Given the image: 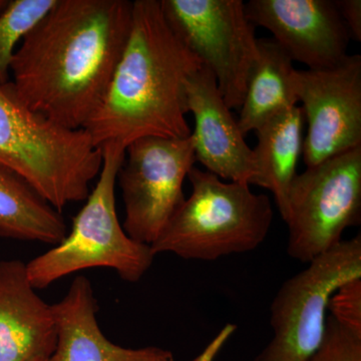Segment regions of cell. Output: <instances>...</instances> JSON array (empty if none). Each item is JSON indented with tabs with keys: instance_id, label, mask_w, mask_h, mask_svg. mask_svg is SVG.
<instances>
[{
	"instance_id": "9c48e42d",
	"label": "cell",
	"mask_w": 361,
	"mask_h": 361,
	"mask_svg": "<svg viewBox=\"0 0 361 361\" xmlns=\"http://www.w3.org/2000/svg\"><path fill=\"white\" fill-rule=\"evenodd\" d=\"M196 163L191 135L185 139L146 137L126 148L116 180L122 190L123 228L151 245L185 200L183 184Z\"/></svg>"
},
{
	"instance_id": "2e32d148",
	"label": "cell",
	"mask_w": 361,
	"mask_h": 361,
	"mask_svg": "<svg viewBox=\"0 0 361 361\" xmlns=\"http://www.w3.org/2000/svg\"><path fill=\"white\" fill-rule=\"evenodd\" d=\"M258 51L237 120L244 135L298 103L292 82L295 68L288 54L273 39H258Z\"/></svg>"
},
{
	"instance_id": "ffe728a7",
	"label": "cell",
	"mask_w": 361,
	"mask_h": 361,
	"mask_svg": "<svg viewBox=\"0 0 361 361\" xmlns=\"http://www.w3.org/2000/svg\"><path fill=\"white\" fill-rule=\"evenodd\" d=\"M329 311L342 326L361 334V279L339 288L330 298Z\"/></svg>"
},
{
	"instance_id": "52a82bcc",
	"label": "cell",
	"mask_w": 361,
	"mask_h": 361,
	"mask_svg": "<svg viewBox=\"0 0 361 361\" xmlns=\"http://www.w3.org/2000/svg\"><path fill=\"white\" fill-rule=\"evenodd\" d=\"M361 147L297 174L282 219L288 227L287 253L310 263L339 242L346 228L360 224Z\"/></svg>"
},
{
	"instance_id": "8fae6325",
	"label": "cell",
	"mask_w": 361,
	"mask_h": 361,
	"mask_svg": "<svg viewBox=\"0 0 361 361\" xmlns=\"http://www.w3.org/2000/svg\"><path fill=\"white\" fill-rule=\"evenodd\" d=\"M246 14L269 30L292 61L308 70L337 65L348 56L350 35L336 0H250Z\"/></svg>"
},
{
	"instance_id": "30bf717a",
	"label": "cell",
	"mask_w": 361,
	"mask_h": 361,
	"mask_svg": "<svg viewBox=\"0 0 361 361\" xmlns=\"http://www.w3.org/2000/svg\"><path fill=\"white\" fill-rule=\"evenodd\" d=\"M292 82L308 125L306 167L361 147L360 54H348L330 68L295 70Z\"/></svg>"
},
{
	"instance_id": "ba28073f",
	"label": "cell",
	"mask_w": 361,
	"mask_h": 361,
	"mask_svg": "<svg viewBox=\"0 0 361 361\" xmlns=\"http://www.w3.org/2000/svg\"><path fill=\"white\" fill-rule=\"evenodd\" d=\"M184 44L212 71L230 109H240L259 59L255 26L242 0H161Z\"/></svg>"
},
{
	"instance_id": "5b68a950",
	"label": "cell",
	"mask_w": 361,
	"mask_h": 361,
	"mask_svg": "<svg viewBox=\"0 0 361 361\" xmlns=\"http://www.w3.org/2000/svg\"><path fill=\"white\" fill-rule=\"evenodd\" d=\"M103 166L87 203L58 245L26 263L28 279L44 289L65 276L92 268H110L128 282H137L153 264L151 245L130 238L118 220L116 183L126 149L104 145Z\"/></svg>"
},
{
	"instance_id": "44dd1931",
	"label": "cell",
	"mask_w": 361,
	"mask_h": 361,
	"mask_svg": "<svg viewBox=\"0 0 361 361\" xmlns=\"http://www.w3.org/2000/svg\"><path fill=\"white\" fill-rule=\"evenodd\" d=\"M337 9L348 27L351 39L361 40L360 0H336Z\"/></svg>"
},
{
	"instance_id": "e0dca14e",
	"label": "cell",
	"mask_w": 361,
	"mask_h": 361,
	"mask_svg": "<svg viewBox=\"0 0 361 361\" xmlns=\"http://www.w3.org/2000/svg\"><path fill=\"white\" fill-rule=\"evenodd\" d=\"M66 233L59 211L18 176L0 168V237L56 246Z\"/></svg>"
},
{
	"instance_id": "d6986e66",
	"label": "cell",
	"mask_w": 361,
	"mask_h": 361,
	"mask_svg": "<svg viewBox=\"0 0 361 361\" xmlns=\"http://www.w3.org/2000/svg\"><path fill=\"white\" fill-rule=\"evenodd\" d=\"M307 361H361V334L329 316L322 345Z\"/></svg>"
},
{
	"instance_id": "7402d4cb",
	"label": "cell",
	"mask_w": 361,
	"mask_h": 361,
	"mask_svg": "<svg viewBox=\"0 0 361 361\" xmlns=\"http://www.w3.org/2000/svg\"><path fill=\"white\" fill-rule=\"evenodd\" d=\"M49 361H54V360H52V357H51V360H49Z\"/></svg>"
},
{
	"instance_id": "9a60e30c",
	"label": "cell",
	"mask_w": 361,
	"mask_h": 361,
	"mask_svg": "<svg viewBox=\"0 0 361 361\" xmlns=\"http://www.w3.org/2000/svg\"><path fill=\"white\" fill-rule=\"evenodd\" d=\"M305 116L295 106L273 116L255 130L258 142L253 149L258 168L256 186L269 190L280 215L286 209L287 195L302 155Z\"/></svg>"
},
{
	"instance_id": "6da1fadb",
	"label": "cell",
	"mask_w": 361,
	"mask_h": 361,
	"mask_svg": "<svg viewBox=\"0 0 361 361\" xmlns=\"http://www.w3.org/2000/svg\"><path fill=\"white\" fill-rule=\"evenodd\" d=\"M132 11L128 0H56L16 49L14 92L40 115L85 129L122 56Z\"/></svg>"
},
{
	"instance_id": "8992f818",
	"label": "cell",
	"mask_w": 361,
	"mask_h": 361,
	"mask_svg": "<svg viewBox=\"0 0 361 361\" xmlns=\"http://www.w3.org/2000/svg\"><path fill=\"white\" fill-rule=\"evenodd\" d=\"M361 279V236L342 240L282 284L270 307L273 336L254 361H307L322 345L330 298Z\"/></svg>"
},
{
	"instance_id": "4fadbf2b",
	"label": "cell",
	"mask_w": 361,
	"mask_h": 361,
	"mask_svg": "<svg viewBox=\"0 0 361 361\" xmlns=\"http://www.w3.org/2000/svg\"><path fill=\"white\" fill-rule=\"evenodd\" d=\"M35 290L26 263L0 261V361H49L54 356V310Z\"/></svg>"
},
{
	"instance_id": "5bb4252c",
	"label": "cell",
	"mask_w": 361,
	"mask_h": 361,
	"mask_svg": "<svg viewBox=\"0 0 361 361\" xmlns=\"http://www.w3.org/2000/svg\"><path fill=\"white\" fill-rule=\"evenodd\" d=\"M52 310L58 334L54 361H175L168 349L127 348L109 341L97 322V299L87 277H75Z\"/></svg>"
},
{
	"instance_id": "ac0fdd59",
	"label": "cell",
	"mask_w": 361,
	"mask_h": 361,
	"mask_svg": "<svg viewBox=\"0 0 361 361\" xmlns=\"http://www.w3.org/2000/svg\"><path fill=\"white\" fill-rule=\"evenodd\" d=\"M56 0H11L0 11V85L11 82V66L23 40Z\"/></svg>"
},
{
	"instance_id": "277c9868",
	"label": "cell",
	"mask_w": 361,
	"mask_h": 361,
	"mask_svg": "<svg viewBox=\"0 0 361 361\" xmlns=\"http://www.w3.org/2000/svg\"><path fill=\"white\" fill-rule=\"evenodd\" d=\"M187 178L192 193L151 244L155 255L215 261L255 250L265 241L273 220L267 195L195 166Z\"/></svg>"
},
{
	"instance_id": "7c38bea8",
	"label": "cell",
	"mask_w": 361,
	"mask_h": 361,
	"mask_svg": "<svg viewBox=\"0 0 361 361\" xmlns=\"http://www.w3.org/2000/svg\"><path fill=\"white\" fill-rule=\"evenodd\" d=\"M188 111L193 114L195 159L206 171L229 182L256 185L258 168L238 121L225 103L212 71L207 66L190 80Z\"/></svg>"
},
{
	"instance_id": "3957f363",
	"label": "cell",
	"mask_w": 361,
	"mask_h": 361,
	"mask_svg": "<svg viewBox=\"0 0 361 361\" xmlns=\"http://www.w3.org/2000/svg\"><path fill=\"white\" fill-rule=\"evenodd\" d=\"M103 151L84 129L32 111L11 82L0 85V168L18 176L56 211L87 200Z\"/></svg>"
},
{
	"instance_id": "7a4b0ae2",
	"label": "cell",
	"mask_w": 361,
	"mask_h": 361,
	"mask_svg": "<svg viewBox=\"0 0 361 361\" xmlns=\"http://www.w3.org/2000/svg\"><path fill=\"white\" fill-rule=\"evenodd\" d=\"M203 66L166 18L161 0L133 1L122 56L85 129L99 148L146 137L185 139L188 85Z\"/></svg>"
}]
</instances>
